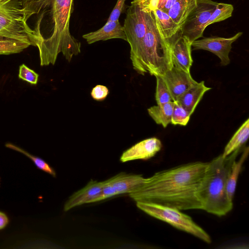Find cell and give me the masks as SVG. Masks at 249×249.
Masks as SVG:
<instances>
[{"mask_svg":"<svg viewBox=\"0 0 249 249\" xmlns=\"http://www.w3.org/2000/svg\"><path fill=\"white\" fill-rule=\"evenodd\" d=\"M208 162H195L158 172L144 178L129 194L136 202L152 203L179 210H201L197 192Z\"/></svg>","mask_w":249,"mask_h":249,"instance_id":"cell-1","label":"cell"},{"mask_svg":"<svg viewBox=\"0 0 249 249\" xmlns=\"http://www.w3.org/2000/svg\"><path fill=\"white\" fill-rule=\"evenodd\" d=\"M53 32L47 38L41 37L36 47L40 65H54L59 53L70 62L81 53V43L70 32V19L73 10V0H51Z\"/></svg>","mask_w":249,"mask_h":249,"instance_id":"cell-2","label":"cell"},{"mask_svg":"<svg viewBox=\"0 0 249 249\" xmlns=\"http://www.w3.org/2000/svg\"><path fill=\"white\" fill-rule=\"evenodd\" d=\"M241 149L230 155L216 157L208 165L197 192L201 210L221 216L233 207V201L227 195V182L231 165Z\"/></svg>","mask_w":249,"mask_h":249,"instance_id":"cell-3","label":"cell"},{"mask_svg":"<svg viewBox=\"0 0 249 249\" xmlns=\"http://www.w3.org/2000/svg\"><path fill=\"white\" fill-rule=\"evenodd\" d=\"M146 14V32L135 55L130 59L138 73L162 76L173 66L171 48L160 36L152 12Z\"/></svg>","mask_w":249,"mask_h":249,"instance_id":"cell-4","label":"cell"},{"mask_svg":"<svg viewBox=\"0 0 249 249\" xmlns=\"http://www.w3.org/2000/svg\"><path fill=\"white\" fill-rule=\"evenodd\" d=\"M137 207L148 215L165 222L174 227L188 232L203 241L210 243V235L189 215L180 210L160 204L136 202Z\"/></svg>","mask_w":249,"mask_h":249,"instance_id":"cell-5","label":"cell"},{"mask_svg":"<svg viewBox=\"0 0 249 249\" xmlns=\"http://www.w3.org/2000/svg\"><path fill=\"white\" fill-rule=\"evenodd\" d=\"M0 37L14 39L36 46L42 37L32 30L22 17L0 7Z\"/></svg>","mask_w":249,"mask_h":249,"instance_id":"cell-6","label":"cell"},{"mask_svg":"<svg viewBox=\"0 0 249 249\" xmlns=\"http://www.w3.org/2000/svg\"><path fill=\"white\" fill-rule=\"evenodd\" d=\"M217 3L212 0H197L196 6L188 15L181 28L182 36L191 43L202 37Z\"/></svg>","mask_w":249,"mask_h":249,"instance_id":"cell-7","label":"cell"},{"mask_svg":"<svg viewBox=\"0 0 249 249\" xmlns=\"http://www.w3.org/2000/svg\"><path fill=\"white\" fill-rule=\"evenodd\" d=\"M126 41L130 46V59L135 55L147 31L146 14L131 2L127 10L123 26Z\"/></svg>","mask_w":249,"mask_h":249,"instance_id":"cell-8","label":"cell"},{"mask_svg":"<svg viewBox=\"0 0 249 249\" xmlns=\"http://www.w3.org/2000/svg\"><path fill=\"white\" fill-rule=\"evenodd\" d=\"M242 34L239 32L228 38L214 36L198 39L194 41L191 45L194 50H204L214 53L219 58L222 66H227L230 63L229 53L231 45Z\"/></svg>","mask_w":249,"mask_h":249,"instance_id":"cell-9","label":"cell"},{"mask_svg":"<svg viewBox=\"0 0 249 249\" xmlns=\"http://www.w3.org/2000/svg\"><path fill=\"white\" fill-rule=\"evenodd\" d=\"M174 102L190 88L197 83L190 72L173 66L161 76Z\"/></svg>","mask_w":249,"mask_h":249,"instance_id":"cell-10","label":"cell"},{"mask_svg":"<svg viewBox=\"0 0 249 249\" xmlns=\"http://www.w3.org/2000/svg\"><path fill=\"white\" fill-rule=\"evenodd\" d=\"M51 0H0V7L27 21L34 14L51 5Z\"/></svg>","mask_w":249,"mask_h":249,"instance_id":"cell-11","label":"cell"},{"mask_svg":"<svg viewBox=\"0 0 249 249\" xmlns=\"http://www.w3.org/2000/svg\"><path fill=\"white\" fill-rule=\"evenodd\" d=\"M162 147L161 141L153 137L142 141L122 154L120 160L122 162L136 160H147L154 156Z\"/></svg>","mask_w":249,"mask_h":249,"instance_id":"cell-12","label":"cell"},{"mask_svg":"<svg viewBox=\"0 0 249 249\" xmlns=\"http://www.w3.org/2000/svg\"><path fill=\"white\" fill-rule=\"evenodd\" d=\"M103 182L91 179L83 188L73 194L66 202L64 211L85 203L100 201Z\"/></svg>","mask_w":249,"mask_h":249,"instance_id":"cell-13","label":"cell"},{"mask_svg":"<svg viewBox=\"0 0 249 249\" xmlns=\"http://www.w3.org/2000/svg\"><path fill=\"white\" fill-rule=\"evenodd\" d=\"M152 12L160 36L171 48L182 35L180 28L173 21L167 13L159 9Z\"/></svg>","mask_w":249,"mask_h":249,"instance_id":"cell-14","label":"cell"},{"mask_svg":"<svg viewBox=\"0 0 249 249\" xmlns=\"http://www.w3.org/2000/svg\"><path fill=\"white\" fill-rule=\"evenodd\" d=\"M83 38L89 44L98 41H105L111 39L119 38L126 41V37L123 26L119 20L107 21L99 30L84 34Z\"/></svg>","mask_w":249,"mask_h":249,"instance_id":"cell-15","label":"cell"},{"mask_svg":"<svg viewBox=\"0 0 249 249\" xmlns=\"http://www.w3.org/2000/svg\"><path fill=\"white\" fill-rule=\"evenodd\" d=\"M191 44L186 37L181 35L171 48L173 66L190 72L193 63Z\"/></svg>","mask_w":249,"mask_h":249,"instance_id":"cell-16","label":"cell"},{"mask_svg":"<svg viewBox=\"0 0 249 249\" xmlns=\"http://www.w3.org/2000/svg\"><path fill=\"white\" fill-rule=\"evenodd\" d=\"M144 178L141 175L122 172L106 181L112 187L116 195H118L132 192L142 183Z\"/></svg>","mask_w":249,"mask_h":249,"instance_id":"cell-17","label":"cell"},{"mask_svg":"<svg viewBox=\"0 0 249 249\" xmlns=\"http://www.w3.org/2000/svg\"><path fill=\"white\" fill-rule=\"evenodd\" d=\"M211 89L205 85L204 81L197 82L180 95L175 102L181 105L192 115L205 93Z\"/></svg>","mask_w":249,"mask_h":249,"instance_id":"cell-18","label":"cell"},{"mask_svg":"<svg viewBox=\"0 0 249 249\" xmlns=\"http://www.w3.org/2000/svg\"><path fill=\"white\" fill-rule=\"evenodd\" d=\"M197 0H178L167 14L180 29L187 16L196 5Z\"/></svg>","mask_w":249,"mask_h":249,"instance_id":"cell-19","label":"cell"},{"mask_svg":"<svg viewBox=\"0 0 249 249\" xmlns=\"http://www.w3.org/2000/svg\"><path fill=\"white\" fill-rule=\"evenodd\" d=\"M249 136V119L248 118L234 134L227 144L223 153V157H226L235 151L241 149L246 143Z\"/></svg>","mask_w":249,"mask_h":249,"instance_id":"cell-20","label":"cell"},{"mask_svg":"<svg viewBox=\"0 0 249 249\" xmlns=\"http://www.w3.org/2000/svg\"><path fill=\"white\" fill-rule=\"evenodd\" d=\"M248 154L249 147H247L244 148L239 159L237 160L235 159L231 165L227 182V193L229 198L231 201L233 200L238 176Z\"/></svg>","mask_w":249,"mask_h":249,"instance_id":"cell-21","label":"cell"},{"mask_svg":"<svg viewBox=\"0 0 249 249\" xmlns=\"http://www.w3.org/2000/svg\"><path fill=\"white\" fill-rule=\"evenodd\" d=\"M175 103V102L172 101L152 106L148 108V113L156 124L166 127L171 123Z\"/></svg>","mask_w":249,"mask_h":249,"instance_id":"cell-22","label":"cell"},{"mask_svg":"<svg viewBox=\"0 0 249 249\" xmlns=\"http://www.w3.org/2000/svg\"><path fill=\"white\" fill-rule=\"evenodd\" d=\"M30 44L18 40L0 37V54L18 53Z\"/></svg>","mask_w":249,"mask_h":249,"instance_id":"cell-23","label":"cell"},{"mask_svg":"<svg viewBox=\"0 0 249 249\" xmlns=\"http://www.w3.org/2000/svg\"><path fill=\"white\" fill-rule=\"evenodd\" d=\"M233 9V5L231 4L217 3L206 24V27L231 17Z\"/></svg>","mask_w":249,"mask_h":249,"instance_id":"cell-24","label":"cell"},{"mask_svg":"<svg viewBox=\"0 0 249 249\" xmlns=\"http://www.w3.org/2000/svg\"><path fill=\"white\" fill-rule=\"evenodd\" d=\"M157 80L155 98L157 105L174 101L171 93L161 76H156Z\"/></svg>","mask_w":249,"mask_h":249,"instance_id":"cell-25","label":"cell"},{"mask_svg":"<svg viewBox=\"0 0 249 249\" xmlns=\"http://www.w3.org/2000/svg\"><path fill=\"white\" fill-rule=\"evenodd\" d=\"M5 146L9 148L15 150L24 154L34 162L36 166L38 168L43 170L45 172H47L53 177H55L56 176V173L53 169L43 160L32 155L27 151L17 146L14 145L13 144L8 143L5 144Z\"/></svg>","mask_w":249,"mask_h":249,"instance_id":"cell-26","label":"cell"},{"mask_svg":"<svg viewBox=\"0 0 249 249\" xmlns=\"http://www.w3.org/2000/svg\"><path fill=\"white\" fill-rule=\"evenodd\" d=\"M191 115L184 107L175 102L173 109L171 123L174 125L185 126L188 124Z\"/></svg>","mask_w":249,"mask_h":249,"instance_id":"cell-27","label":"cell"},{"mask_svg":"<svg viewBox=\"0 0 249 249\" xmlns=\"http://www.w3.org/2000/svg\"><path fill=\"white\" fill-rule=\"evenodd\" d=\"M38 74L23 64L19 67L18 77L31 84H37Z\"/></svg>","mask_w":249,"mask_h":249,"instance_id":"cell-28","label":"cell"},{"mask_svg":"<svg viewBox=\"0 0 249 249\" xmlns=\"http://www.w3.org/2000/svg\"><path fill=\"white\" fill-rule=\"evenodd\" d=\"M132 2L138 5L143 12L150 13L158 9L159 0H134Z\"/></svg>","mask_w":249,"mask_h":249,"instance_id":"cell-29","label":"cell"},{"mask_svg":"<svg viewBox=\"0 0 249 249\" xmlns=\"http://www.w3.org/2000/svg\"><path fill=\"white\" fill-rule=\"evenodd\" d=\"M109 90L105 86L98 85L94 87L91 92L92 98L96 101H103L108 95Z\"/></svg>","mask_w":249,"mask_h":249,"instance_id":"cell-30","label":"cell"},{"mask_svg":"<svg viewBox=\"0 0 249 249\" xmlns=\"http://www.w3.org/2000/svg\"><path fill=\"white\" fill-rule=\"evenodd\" d=\"M125 0H118L107 21L119 20L124 8Z\"/></svg>","mask_w":249,"mask_h":249,"instance_id":"cell-31","label":"cell"},{"mask_svg":"<svg viewBox=\"0 0 249 249\" xmlns=\"http://www.w3.org/2000/svg\"><path fill=\"white\" fill-rule=\"evenodd\" d=\"M8 218L5 213L0 211V230L4 228L8 223Z\"/></svg>","mask_w":249,"mask_h":249,"instance_id":"cell-32","label":"cell"},{"mask_svg":"<svg viewBox=\"0 0 249 249\" xmlns=\"http://www.w3.org/2000/svg\"><path fill=\"white\" fill-rule=\"evenodd\" d=\"M178 0H168L161 9H160L165 13H167L170 8Z\"/></svg>","mask_w":249,"mask_h":249,"instance_id":"cell-33","label":"cell"},{"mask_svg":"<svg viewBox=\"0 0 249 249\" xmlns=\"http://www.w3.org/2000/svg\"><path fill=\"white\" fill-rule=\"evenodd\" d=\"M168 0H159V3L158 5V9H161V8L163 7L166 2Z\"/></svg>","mask_w":249,"mask_h":249,"instance_id":"cell-34","label":"cell"}]
</instances>
